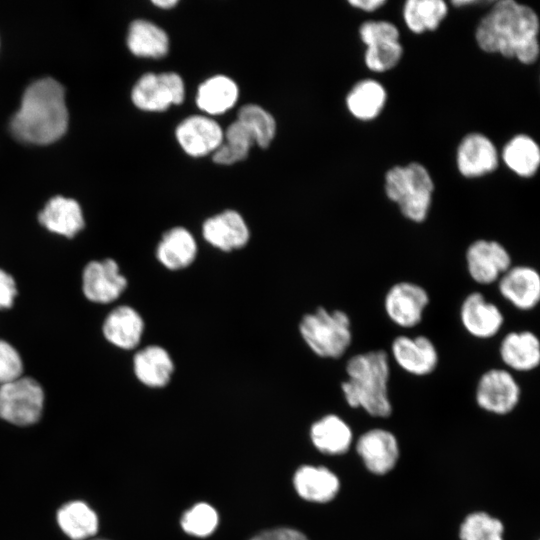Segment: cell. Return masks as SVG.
<instances>
[{"label":"cell","mask_w":540,"mask_h":540,"mask_svg":"<svg viewBox=\"0 0 540 540\" xmlns=\"http://www.w3.org/2000/svg\"><path fill=\"white\" fill-rule=\"evenodd\" d=\"M56 519L62 532L72 540L92 537L99 528V519L95 511L80 500L65 503L58 510Z\"/></svg>","instance_id":"cell-25"},{"label":"cell","mask_w":540,"mask_h":540,"mask_svg":"<svg viewBox=\"0 0 540 540\" xmlns=\"http://www.w3.org/2000/svg\"><path fill=\"white\" fill-rule=\"evenodd\" d=\"M218 524V515L215 509L206 504L199 503L186 511L181 519V525L188 534L205 537L210 535Z\"/></svg>","instance_id":"cell-34"},{"label":"cell","mask_w":540,"mask_h":540,"mask_svg":"<svg viewBox=\"0 0 540 540\" xmlns=\"http://www.w3.org/2000/svg\"><path fill=\"white\" fill-rule=\"evenodd\" d=\"M429 301V294L424 287L414 282L400 281L388 289L384 297V309L395 325L412 328L422 321Z\"/></svg>","instance_id":"cell-10"},{"label":"cell","mask_w":540,"mask_h":540,"mask_svg":"<svg viewBox=\"0 0 540 540\" xmlns=\"http://www.w3.org/2000/svg\"><path fill=\"white\" fill-rule=\"evenodd\" d=\"M127 287L117 262L107 258L89 262L82 274V290L91 302L107 304L115 301Z\"/></svg>","instance_id":"cell-11"},{"label":"cell","mask_w":540,"mask_h":540,"mask_svg":"<svg viewBox=\"0 0 540 540\" xmlns=\"http://www.w3.org/2000/svg\"><path fill=\"white\" fill-rule=\"evenodd\" d=\"M499 355L509 371H532L540 364V340L529 330L509 332L501 340Z\"/></svg>","instance_id":"cell-18"},{"label":"cell","mask_w":540,"mask_h":540,"mask_svg":"<svg viewBox=\"0 0 540 540\" xmlns=\"http://www.w3.org/2000/svg\"><path fill=\"white\" fill-rule=\"evenodd\" d=\"M403 55V47L399 41L383 42L368 46L364 61L373 72H385L394 68Z\"/></svg>","instance_id":"cell-35"},{"label":"cell","mask_w":540,"mask_h":540,"mask_svg":"<svg viewBox=\"0 0 540 540\" xmlns=\"http://www.w3.org/2000/svg\"><path fill=\"white\" fill-rule=\"evenodd\" d=\"M127 44L137 56L159 58L167 54L168 36L163 29L147 20H135L131 23Z\"/></svg>","instance_id":"cell-27"},{"label":"cell","mask_w":540,"mask_h":540,"mask_svg":"<svg viewBox=\"0 0 540 540\" xmlns=\"http://www.w3.org/2000/svg\"><path fill=\"white\" fill-rule=\"evenodd\" d=\"M197 255V244L192 234L183 227L166 231L156 248L158 261L169 270L190 266Z\"/></svg>","instance_id":"cell-22"},{"label":"cell","mask_w":540,"mask_h":540,"mask_svg":"<svg viewBox=\"0 0 540 540\" xmlns=\"http://www.w3.org/2000/svg\"><path fill=\"white\" fill-rule=\"evenodd\" d=\"M298 494L313 502H328L339 490L338 478L324 467L303 466L294 476Z\"/></svg>","instance_id":"cell-24"},{"label":"cell","mask_w":540,"mask_h":540,"mask_svg":"<svg viewBox=\"0 0 540 540\" xmlns=\"http://www.w3.org/2000/svg\"><path fill=\"white\" fill-rule=\"evenodd\" d=\"M465 260L471 279L480 285L497 282L512 266L510 253L495 240L473 241L466 249Z\"/></svg>","instance_id":"cell-8"},{"label":"cell","mask_w":540,"mask_h":540,"mask_svg":"<svg viewBox=\"0 0 540 540\" xmlns=\"http://www.w3.org/2000/svg\"><path fill=\"white\" fill-rule=\"evenodd\" d=\"M67 125L64 88L48 77L26 88L21 106L10 121V130L22 142L48 144L60 138Z\"/></svg>","instance_id":"cell-2"},{"label":"cell","mask_w":540,"mask_h":540,"mask_svg":"<svg viewBox=\"0 0 540 540\" xmlns=\"http://www.w3.org/2000/svg\"><path fill=\"white\" fill-rule=\"evenodd\" d=\"M153 3L161 8H170L177 4V0H154Z\"/></svg>","instance_id":"cell-43"},{"label":"cell","mask_w":540,"mask_h":540,"mask_svg":"<svg viewBox=\"0 0 540 540\" xmlns=\"http://www.w3.org/2000/svg\"><path fill=\"white\" fill-rule=\"evenodd\" d=\"M133 369L141 383L148 387L161 388L170 382L174 364L163 347L150 345L134 355Z\"/></svg>","instance_id":"cell-23"},{"label":"cell","mask_w":540,"mask_h":540,"mask_svg":"<svg viewBox=\"0 0 540 540\" xmlns=\"http://www.w3.org/2000/svg\"><path fill=\"white\" fill-rule=\"evenodd\" d=\"M17 294V285L12 275L0 269V310L11 308Z\"/></svg>","instance_id":"cell-40"},{"label":"cell","mask_w":540,"mask_h":540,"mask_svg":"<svg viewBox=\"0 0 540 540\" xmlns=\"http://www.w3.org/2000/svg\"><path fill=\"white\" fill-rule=\"evenodd\" d=\"M23 361L17 349L0 339V385L22 376Z\"/></svg>","instance_id":"cell-37"},{"label":"cell","mask_w":540,"mask_h":540,"mask_svg":"<svg viewBox=\"0 0 540 540\" xmlns=\"http://www.w3.org/2000/svg\"><path fill=\"white\" fill-rule=\"evenodd\" d=\"M460 321L471 336L478 339H489L499 333L504 316L500 308L488 301L480 292L468 294L460 307Z\"/></svg>","instance_id":"cell-13"},{"label":"cell","mask_w":540,"mask_h":540,"mask_svg":"<svg viewBox=\"0 0 540 540\" xmlns=\"http://www.w3.org/2000/svg\"><path fill=\"white\" fill-rule=\"evenodd\" d=\"M502 159L518 176L531 177L540 165V148L528 135H516L504 146Z\"/></svg>","instance_id":"cell-29"},{"label":"cell","mask_w":540,"mask_h":540,"mask_svg":"<svg viewBox=\"0 0 540 540\" xmlns=\"http://www.w3.org/2000/svg\"><path fill=\"white\" fill-rule=\"evenodd\" d=\"M391 355L402 370L414 376L431 374L439 362L435 344L425 335L395 337L391 343Z\"/></svg>","instance_id":"cell-12"},{"label":"cell","mask_w":540,"mask_h":540,"mask_svg":"<svg viewBox=\"0 0 540 540\" xmlns=\"http://www.w3.org/2000/svg\"><path fill=\"white\" fill-rule=\"evenodd\" d=\"M311 439L323 453L341 454L349 448L352 433L341 418L336 415H327L313 424Z\"/></svg>","instance_id":"cell-30"},{"label":"cell","mask_w":540,"mask_h":540,"mask_svg":"<svg viewBox=\"0 0 540 540\" xmlns=\"http://www.w3.org/2000/svg\"><path fill=\"white\" fill-rule=\"evenodd\" d=\"M498 160L495 145L488 137L480 133L466 135L457 149V168L467 178L480 177L493 172L498 166Z\"/></svg>","instance_id":"cell-15"},{"label":"cell","mask_w":540,"mask_h":540,"mask_svg":"<svg viewBox=\"0 0 540 540\" xmlns=\"http://www.w3.org/2000/svg\"><path fill=\"white\" fill-rule=\"evenodd\" d=\"M226 142L233 143L250 149L256 143L255 135L251 128L243 121L237 119L230 124L225 132Z\"/></svg>","instance_id":"cell-38"},{"label":"cell","mask_w":540,"mask_h":540,"mask_svg":"<svg viewBox=\"0 0 540 540\" xmlns=\"http://www.w3.org/2000/svg\"><path fill=\"white\" fill-rule=\"evenodd\" d=\"M223 136L218 123L198 115L184 119L176 129V138L180 146L193 157L215 151L222 144Z\"/></svg>","instance_id":"cell-17"},{"label":"cell","mask_w":540,"mask_h":540,"mask_svg":"<svg viewBox=\"0 0 540 540\" xmlns=\"http://www.w3.org/2000/svg\"><path fill=\"white\" fill-rule=\"evenodd\" d=\"M520 386L513 374L503 368H491L479 378L476 386L478 405L491 413L507 414L520 399Z\"/></svg>","instance_id":"cell-9"},{"label":"cell","mask_w":540,"mask_h":540,"mask_svg":"<svg viewBox=\"0 0 540 540\" xmlns=\"http://www.w3.org/2000/svg\"><path fill=\"white\" fill-rule=\"evenodd\" d=\"M104 337L116 347L130 350L138 346L144 331L140 314L128 305L114 308L105 318Z\"/></svg>","instance_id":"cell-20"},{"label":"cell","mask_w":540,"mask_h":540,"mask_svg":"<svg viewBox=\"0 0 540 540\" xmlns=\"http://www.w3.org/2000/svg\"><path fill=\"white\" fill-rule=\"evenodd\" d=\"M299 331L308 347L322 358H340L352 342L351 320L342 310L319 307L302 317Z\"/></svg>","instance_id":"cell-5"},{"label":"cell","mask_w":540,"mask_h":540,"mask_svg":"<svg viewBox=\"0 0 540 540\" xmlns=\"http://www.w3.org/2000/svg\"><path fill=\"white\" fill-rule=\"evenodd\" d=\"M349 4L362 11L373 12L379 9L380 7H382L384 4H386V1L385 0H352V1H349Z\"/></svg>","instance_id":"cell-42"},{"label":"cell","mask_w":540,"mask_h":540,"mask_svg":"<svg viewBox=\"0 0 540 540\" xmlns=\"http://www.w3.org/2000/svg\"><path fill=\"white\" fill-rule=\"evenodd\" d=\"M238 98L236 83L223 75L203 82L197 92L198 107L209 114H221L231 108Z\"/></svg>","instance_id":"cell-28"},{"label":"cell","mask_w":540,"mask_h":540,"mask_svg":"<svg viewBox=\"0 0 540 540\" xmlns=\"http://www.w3.org/2000/svg\"><path fill=\"white\" fill-rule=\"evenodd\" d=\"M44 391L31 377L21 376L0 385V418L18 426L35 424L44 407Z\"/></svg>","instance_id":"cell-6"},{"label":"cell","mask_w":540,"mask_h":540,"mask_svg":"<svg viewBox=\"0 0 540 540\" xmlns=\"http://www.w3.org/2000/svg\"><path fill=\"white\" fill-rule=\"evenodd\" d=\"M202 234L210 245L224 252L243 248L250 238L246 222L234 210H226L208 218L203 223Z\"/></svg>","instance_id":"cell-16"},{"label":"cell","mask_w":540,"mask_h":540,"mask_svg":"<svg viewBox=\"0 0 540 540\" xmlns=\"http://www.w3.org/2000/svg\"><path fill=\"white\" fill-rule=\"evenodd\" d=\"M238 119L251 128L257 145L262 148L269 146L276 131V123L270 113L258 105L248 104L239 110Z\"/></svg>","instance_id":"cell-32"},{"label":"cell","mask_w":540,"mask_h":540,"mask_svg":"<svg viewBox=\"0 0 540 540\" xmlns=\"http://www.w3.org/2000/svg\"><path fill=\"white\" fill-rule=\"evenodd\" d=\"M38 220L50 232L67 238L74 237L85 225L78 202L71 198H51L38 215Z\"/></svg>","instance_id":"cell-21"},{"label":"cell","mask_w":540,"mask_h":540,"mask_svg":"<svg viewBox=\"0 0 540 540\" xmlns=\"http://www.w3.org/2000/svg\"><path fill=\"white\" fill-rule=\"evenodd\" d=\"M131 97L142 110L163 111L183 101L184 84L181 77L173 72L147 73L134 85Z\"/></svg>","instance_id":"cell-7"},{"label":"cell","mask_w":540,"mask_h":540,"mask_svg":"<svg viewBox=\"0 0 540 540\" xmlns=\"http://www.w3.org/2000/svg\"><path fill=\"white\" fill-rule=\"evenodd\" d=\"M497 283L501 296L518 310L530 311L540 301V274L531 266L512 265Z\"/></svg>","instance_id":"cell-14"},{"label":"cell","mask_w":540,"mask_h":540,"mask_svg":"<svg viewBox=\"0 0 540 540\" xmlns=\"http://www.w3.org/2000/svg\"><path fill=\"white\" fill-rule=\"evenodd\" d=\"M385 193L396 203L408 220L421 223L428 216L434 183L428 170L420 163L394 166L385 175Z\"/></svg>","instance_id":"cell-4"},{"label":"cell","mask_w":540,"mask_h":540,"mask_svg":"<svg viewBox=\"0 0 540 540\" xmlns=\"http://www.w3.org/2000/svg\"><path fill=\"white\" fill-rule=\"evenodd\" d=\"M359 35L366 47L383 42L399 41L398 28L393 23L382 20L362 23Z\"/></svg>","instance_id":"cell-36"},{"label":"cell","mask_w":540,"mask_h":540,"mask_svg":"<svg viewBox=\"0 0 540 540\" xmlns=\"http://www.w3.org/2000/svg\"><path fill=\"white\" fill-rule=\"evenodd\" d=\"M348 379L341 384L345 400L353 408H363L376 417H388L392 405L388 396L390 364L384 350H371L349 358Z\"/></svg>","instance_id":"cell-3"},{"label":"cell","mask_w":540,"mask_h":540,"mask_svg":"<svg viewBox=\"0 0 540 540\" xmlns=\"http://www.w3.org/2000/svg\"><path fill=\"white\" fill-rule=\"evenodd\" d=\"M502 523L484 512L468 515L461 525V540H503Z\"/></svg>","instance_id":"cell-33"},{"label":"cell","mask_w":540,"mask_h":540,"mask_svg":"<svg viewBox=\"0 0 540 540\" xmlns=\"http://www.w3.org/2000/svg\"><path fill=\"white\" fill-rule=\"evenodd\" d=\"M384 87L373 79H364L356 83L346 97L349 112L357 119L368 121L375 119L386 103Z\"/></svg>","instance_id":"cell-26"},{"label":"cell","mask_w":540,"mask_h":540,"mask_svg":"<svg viewBox=\"0 0 540 540\" xmlns=\"http://www.w3.org/2000/svg\"><path fill=\"white\" fill-rule=\"evenodd\" d=\"M447 12V4L442 0H408L403 6L405 24L416 34L436 30Z\"/></svg>","instance_id":"cell-31"},{"label":"cell","mask_w":540,"mask_h":540,"mask_svg":"<svg viewBox=\"0 0 540 540\" xmlns=\"http://www.w3.org/2000/svg\"><path fill=\"white\" fill-rule=\"evenodd\" d=\"M538 32L539 18L533 8L501 0L480 20L475 38L484 52L532 64L539 56Z\"/></svg>","instance_id":"cell-1"},{"label":"cell","mask_w":540,"mask_h":540,"mask_svg":"<svg viewBox=\"0 0 540 540\" xmlns=\"http://www.w3.org/2000/svg\"><path fill=\"white\" fill-rule=\"evenodd\" d=\"M248 152L249 149L245 147L225 142L215 150L213 160L218 164L229 165L245 159Z\"/></svg>","instance_id":"cell-39"},{"label":"cell","mask_w":540,"mask_h":540,"mask_svg":"<svg viewBox=\"0 0 540 540\" xmlns=\"http://www.w3.org/2000/svg\"><path fill=\"white\" fill-rule=\"evenodd\" d=\"M357 452L369 471L384 474L390 471L397 461L398 445L390 432L374 429L359 438Z\"/></svg>","instance_id":"cell-19"},{"label":"cell","mask_w":540,"mask_h":540,"mask_svg":"<svg viewBox=\"0 0 540 540\" xmlns=\"http://www.w3.org/2000/svg\"><path fill=\"white\" fill-rule=\"evenodd\" d=\"M251 540H308L301 532L290 528H279L262 532Z\"/></svg>","instance_id":"cell-41"}]
</instances>
